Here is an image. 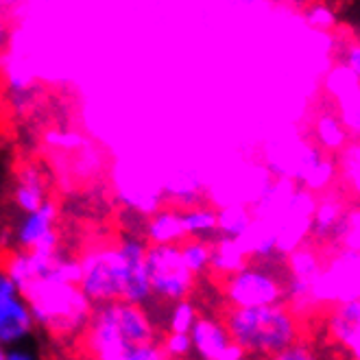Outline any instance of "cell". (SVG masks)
<instances>
[{
    "label": "cell",
    "mask_w": 360,
    "mask_h": 360,
    "mask_svg": "<svg viewBox=\"0 0 360 360\" xmlns=\"http://www.w3.org/2000/svg\"><path fill=\"white\" fill-rule=\"evenodd\" d=\"M146 245L138 236H122L114 245L88 249L77 260V286L92 306L127 302L146 306L151 300L149 275H146Z\"/></svg>",
    "instance_id": "1"
},
{
    "label": "cell",
    "mask_w": 360,
    "mask_h": 360,
    "mask_svg": "<svg viewBox=\"0 0 360 360\" xmlns=\"http://www.w3.org/2000/svg\"><path fill=\"white\" fill-rule=\"evenodd\" d=\"M83 338L94 360H112L131 347L158 343V330L144 306L110 302L94 306Z\"/></svg>",
    "instance_id": "2"
},
{
    "label": "cell",
    "mask_w": 360,
    "mask_h": 360,
    "mask_svg": "<svg viewBox=\"0 0 360 360\" xmlns=\"http://www.w3.org/2000/svg\"><path fill=\"white\" fill-rule=\"evenodd\" d=\"M223 323L231 343L245 356L269 358L295 343H300V321L286 304L262 308H229Z\"/></svg>",
    "instance_id": "3"
},
{
    "label": "cell",
    "mask_w": 360,
    "mask_h": 360,
    "mask_svg": "<svg viewBox=\"0 0 360 360\" xmlns=\"http://www.w3.org/2000/svg\"><path fill=\"white\" fill-rule=\"evenodd\" d=\"M35 328L55 336H79L86 332L94 306L75 282L39 280L22 288Z\"/></svg>",
    "instance_id": "4"
},
{
    "label": "cell",
    "mask_w": 360,
    "mask_h": 360,
    "mask_svg": "<svg viewBox=\"0 0 360 360\" xmlns=\"http://www.w3.org/2000/svg\"><path fill=\"white\" fill-rule=\"evenodd\" d=\"M282 275L264 262H245L223 280V297L229 308H262L284 304Z\"/></svg>",
    "instance_id": "5"
},
{
    "label": "cell",
    "mask_w": 360,
    "mask_h": 360,
    "mask_svg": "<svg viewBox=\"0 0 360 360\" xmlns=\"http://www.w3.org/2000/svg\"><path fill=\"white\" fill-rule=\"evenodd\" d=\"M146 275L153 300L175 304L190 300V292L197 286V278L181 260L179 245H149L146 249Z\"/></svg>",
    "instance_id": "6"
},
{
    "label": "cell",
    "mask_w": 360,
    "mask_h": 360,
    "mask_svg": "<svg viewBox=\"0 0 360 360\" xmlns=\"http://www.w3.org/2000/svg\"><path fill=\"white\" fill-rule=\"evenodd\" d=\"M3 269L22 290L39 280L75 282L79 278V264L72 258L61 256L59 251H11L5 258Z\"/></svg>",
    "instance_id": "7"
},
{
    "label": "cell",
    "mask_w": 360,
    "mask_h": 360,
    "mask_svg": "<svg viewBox=\"0 0 360 360\" xmlns=\"http://www.w3.org/2000/svg\"><path fill=\"white\" fill-rule=\"evenodd\" d=\"M33 332L35 321L22 290L0 266V345L5 349L25 345Z\"/></svg>",
    "instance_id": "8"
},
{
    "label": "cell",
    "mask_w": 360,
    "mask_h": 360,
    "mask_svg": "<svg viewBox=\"0 0 360 360\" xmlns=\"http://www.w3.org/2000/svg\"><path fill=\"white\" fill-rule=\"evenodd\" d=\"M312 300L338 304L360 300V253L345 251L316 275L312 282Z\"/></svg>",
    "instance_id": "9"
},
{
    "label": "cell",
    "mask_w": 360,
    "mask_h": 360,
    "mask_svg": "<svg viewBox=\"0 0 360 360\" xmlns=\"http://www.w3.org/2000/svg\"><path fill=\"white\" fill-rule=\"evenodd\" d=\"M11 243L15 251H59L57 205L49 199L41 207L20 217Z\"/></svg>",
    "instance_id": "10"
},
{
    "label": "cell",
    "mask_w": 360,
    "mask_h": 360,
    "mask_svg": "<svg viewBox=\"0 0 360 360\" xmlns=\"http://www.w3.org/2000/svg\"><path fill=\"white\" fill-rule=\"evenodd\" d=\"M326 90L338 105V120L343 122L347 134L360 136V79L345 66L330 70L326 79Z\"/></svg>",
    "instance_id": "11"
},
{
    "label": "cell",
    "mask_w": 360,
    "mask_h": 360,
    "mask_svg": "<svg viewBox=\"0 0 360 360\" xmlns=\"http://www.w3.org/2000/svg\"><path fill=\"white\" fill-rule=\"evenodd\" d=\"M190 345H193V358L197 360H219L231 345V336L221 316L199 314L197 323L188 332Z\"/></svg>",
    "instance_id": "12"
},
{
    "label": "cell",
    "mask_w": 360,
    "mask_h": 360,
    "mask_svg": "<svg viewBox=\"0 0 360 360\" xmlns=\"http://www.w3.org/2000/svg\"><path fill=\"white\" fill-rule=\"evenodd\" d=\"M336 173L334 162L326 158V153L316 146H304L297 153V164H295V177H297L308 190L326 188Z\"/></svg>",
    "instance_id": "13"
},
{
    "label": "cell",
    "mask_w": 360,
    "mask_h": 360,
    "mask_svg": "<svg viewBox=\"0 0 360 360\" xmlns=\"http://www.w3.org/2000/svg\"><path fill=\"white\" fill-rule=\"evenodd\" d=\"M11 199H13V205L22 212V214H29V212L41 207L49 201L46 199V181L37 166L27 164L20 168L15 175Z\"/></svg>",
    "instance_id": "14"
},
{
    "label": "cell",
    "mask_w": 360,
    "mask_h": 360,
    "mask_svg": "<svg viewBox=\"0 0 360 360\" xmlns=\"http://www.w3.org/2000/svg\"><path fill=\"white\" fill-rule=\"evenodd\" d=\"M146 245H181L186 240V231L181 223V210L177 207H162L155 210L144 223Z\"/></svg>",
    "instance_id": "15"
},
{
    "label": "cell",
    "mask_w": 360,
    "mask_h": 360,
    "mask_svg": "<svg viewBox=\"0 0 360 360\" xmlns=\"http://www.w3.org/2000/svg\"><path fill=\"white\" fill-rule=\"evenodd\" d=\"M181 223H184L186 238L212 243L219 227V212L207 205H190L188 210L181 212Z\"/></svg>",
    "instance_id": "16"
},
{
    "label": "cell",
    "mask_w": 360,
    "mask_h": 360,
    "mask_svg": "<svg viewBox=\"0 0 360 360\" xmlns=\"http://www.w3.org/2000/svg\"><path fill=\"white\" fill-rule=\"evenodd\" d=\"M251 227H253V221L243 205H229L223 212H219V227H217L219 240L240 243L247 238Z\"/></svg>",
    "instance_id": "17"
},
{
    "label": "cell",
    "mask_w": 360,
    "mask_h": 360,
    "mask_svg": "<svg viewBox=\"0 0 360 360\" xmlns=\"http://www.w3.org/2000/svg\"><path fill=\"white\" fill-rule=\"evenodd\" d=\"M247 262V251L243 243L234 240H217L212 243V266L210 271H217L221 275H231Z\"/></svg>",
    "instance_id": "18"
},
{
    "label": "cell",
    "mask_w": 360,
    "mask_h": 360,
    "mask_svg": "<svg viewBox=\"0 0 360 360\" xmlns=\"http://www.w3.org/2000/svg\"><path fill=\"white\" fill-rule=\"evenodd\" d=\"M314 138L319 142V146L328 153H336L345 149L347 144V129L343 127V122L338 120L336 114H321L316 118V124H314Z\"/></svg>",
    "instance_id": "19"
},
{
    "label": "cell",
    "mask_w": 360,
    "mask_h": 360,
    "mask_svg": "<svg viewBox=\"0 0 360 360\" xmlns=\"http://www.w3.org/2000/svg\"><path fill=\"white\" fill-rule=\"evenodd\" d=\"M343 219V205L336 197H328L319 203V207L314 210L312 221H310V231L314 240H328L330 234H334V229L338 221Z\"/></svg>",
    "instance_id": "20"
},
{
    "label": "cell",
    "mask_w": 360,
    "mask_h": 360,
    "mask_svg": "<svg viewBox=\"0 0 360 360\" xmlns=\"http://www.w3.org/2000/svg\"><path fill=\"white\" fill-rule=\"evenodd\" d=\"M360 326V300L336 304L330 314V332L338 343H345L352 332Z\"/></svg>",
    "instance_id": "21"
},
{
    "label": "cell",
    "mask_w": 360,
    "mask_h": 360,
    "mask_svg": "<svg viewBox=\"0 0 360 360\" xmlns=\"http://www.w3.org/2000/svg\"><path fill=\"white\" fill-rule=\"evenodd\" d=\"M181 251V260L186 264V269L195 275V278H201L203 273L210 271L212 266V243L210 240H193L186 238L179 245Z\"/></svg>",
    "instance_id": "22"
},
{
    "label": "cell",
    "mask_w": 360,
    "mask_h": 360,
    "mask_svg": "<svg viewBox=\"0 0 360 360\" xmlns=\"http://www.w3.org/2000/svg\"><path fill=\"white\" fill-rule=\"evenodd\" d=\"M199 319V310L190 300H181L175 304H168V314H166V330L177 332V334H188L193 326Z\"/></svg>",
    "instance_id": "23"
},
{
    "label": "cell",
    "mask_w": 360,
    "mask_h": 360,
    "mask_svg": "<svg viewBox=\"0 0 360 360\" xmlns=\"http://www.w3.org/2000/svg\"><path fill=\"white\" fill-rule=\"evenodd\" d=\"M319 273H321L319 260H316V256L310 249H297V251L290 253V258H288V278H297V280H304V282L312 284Z\"/></svg>",
    "instance_id": "24"
},
{
    "label": "cell",
    "mask_w": 360,
    "mask_h": 360,
    "mask_svg": "<svg viewBox=\"0 0 360 360\" xmlns=\"http://www.w3.org/2000/svg\"><path fill=\"white\" fill-rule=\"evenodd\" d=\"M160 347L171 360H188V358H193V345H190V336L188 334L166 332V336L162 338Z\"/></svg>",
    "instance_id": "25"
},
{
    "label": "cell",
    "mask_w": 360,
    "mask_h": 360,
    "mask_svg": "<svg viewBox=\"0 0 360 360\" xmlns=\"http://www.w3.org/2000/svg\"><path fill=\"white\" fill-rule=\"evenodd\" d=\"M306 22L316 29V31H330L336 25V15L330 7L326 5H312L306 9Z\"/></svg>",
    "instance_id": "26"
},
{
    "label": "cell",
    "mask_w": 360,
    "mask_h": 360,
    "mask_svg": "<svg viewBox=\"0 0 360 360\" xmlns=\"http://www.w3.org/2000/svg\"><path fill=\"white\" fill-rule=\"evenodd\" d=\"M112 360H171V358L162 352L160 343H146V345L127 349L124 354H120Z\"/></svg>",
    "instance_id": "27"
},
{
    "label": "cell",
    "mask_w": 360,
    "mask_h": 360,
    "mask_svg": "<svg viewBox=\"0 0 360 360\" xmlns=\"http://www.w3.org/2000/svg\"><path fill=\"white\" fill-rule=\"evenodd\" d=\"M264 360H319V358L312 354V349L308 345L295 343V345H290V347H286V349H282L278 354H273V356H269Z\"/></svg>",
    "instance_id": "28"
},
{
    "label": "cell",
    "mask_w": 360,
    "mask_h": 360,
    "mask_svg": "<svg viewBox=\"0 0 360 360\" xmlns=\"http://www.w3.org/2000/svg\"><path fill=\"white\" fill-rule=\"evenodd\" d=\"M7 360H44V356L37 352V347L25 343V345L7 349Z\"/></svg>",
    "instance_id": "29"
},
{
    "label": "cell",
    "mask_w": 360,
    "mask_h": 360,
    "mask_svg": "<svg viewBox=\"0 0 360 360\" xmlns=\"http://www.w3.org/2000/svg\"><path fill=\"white\" fill-rule=\"evenodd\" d=\"M343 66L356 75L360 79V44H352L347 51H345V57H343Z\"/></svg>",
    "instance_id": "30"
},
{
    "label": "cell",
    "mask_w": 360,
    "mask_h": 360,
    "mask_svg": "<svg viewBox=\"0 0 360 360\" xmlns=\"http://www.w3.org/2000/svg\"><path fill=\"white\" fill-rule=\"evenodd\" d=\"M343 345L352 352V356H354L356 360H360V326L352 332V336L347 338V341H345Z\"/></svg>",
    "instance_id": "31"
},
{
    "label": "cell",
    "mask_w": 360,
    "mask_h": 360,
    "mask_svg": "<svg viewBox=\"0 0 360 360\" xmlns=\"http://www.w3.org/2000/svg\"><path fill=\"white\" fill-rule=\"evenodd\" d=\"M5 44H7V27L0 25V53H3Z\"/></svg>",
    "instance_id": "32"
},
{
    "label": "cell",
    "mask_w": 360,
    "mask_h": 360,
    "mask_svg": "<svg viewBox=\"0 0 360 360\" xmlns=\"http://www.w3.org/2000/svg\"><path fill=\"white\" fill-rule=\"evenodd\" d=\"M0 360H7V349L0 345Z\"/></svg>",
    "instance_id": "33"
}]
</instances>
